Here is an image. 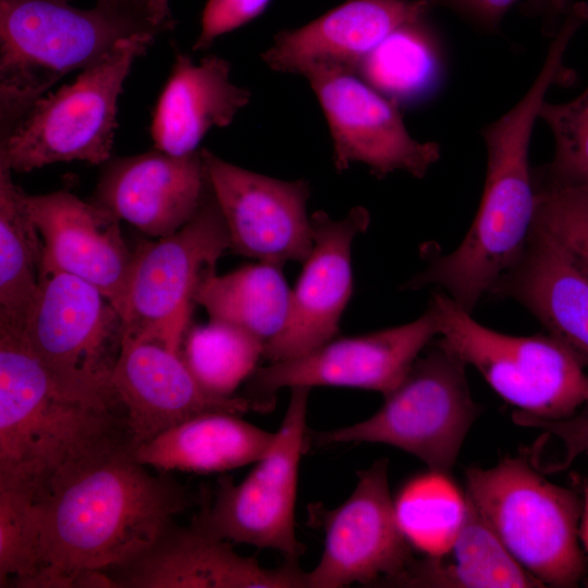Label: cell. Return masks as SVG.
Instances as JSON below:
<instances>
[{
    "label": "cell",
    "mask_w": 588,
    "mask_h": 588,
    "mask_svg": "<svg viewBox=\"0 0 588 588\" xmlns=\"http://www.w3.org/2000/svg\"><path fill=\"white\" fill-rule=\"evenodd\" d=\"M135 446L194 416L253 411L241 394H211L196 380L180 353L144 340L123 339L112 375Z\"/></svg>",
    "instance_id": "20"
},
{
    "label": "cell",
    "mask_w": 588,
    "mask_h": 588,
    "mask_svg": "<svg viewBox=\"0 0 588 588\" xmlns=\"http://www.w3.org/2000/svg\"><path fill=\"white\" fill-rule=\"evenodd\" d=\"M249 99L248 89L231 82L225 59L208 56L195 64L177 53L152 113L155 148L173 156L196 151L211 127L230 125Z\"/></svg>",
    "instance_id": "23"
},
{
    "label": "cell",
    "mask_w": 588,
    "mask_h": 588,
    "mask_svg": "<svg viewBox=\"0 0 588 588\" xmlns=\"http://www.w3.org/2000/svg\"><path fill=\"white\" fill-rule=\"evenodd\" d=\"M25 199L44 242L40 274L63 272L79 278L97 287L123 316L133 252L122 236L121 220L65 189Z\"/></svg>",
    "instance_id": "18"
},
{
    "label": "cell",
    "mask_w": 588,
    "mask_h": 588,
    "mask_svg": "<svg viewBox=\"0 0 588 588\" xmlns=\"http://www.w3.org/2000/svg\"><path fill=\"white\" fill-rule=\"evenodd\" d=\"M388 465L380 458L359 470L353 492L338 507H310L323 529L324 547L318 564L306 573L307 588L390 587L415 560L395 517Z\"/></svg>",
    "instance_id": "13"
},
{
    "label": "cell",
    "mask_w": 588,
    "mask_h": 588,
    "mask_svg": "<svg viewBox=\"0 0 588 588\" xmlns=\"http://www.w3.org/2000/svg\"><path fill=\"white\" fill-rule=\"evenodd\" d=\"M301 75L326 115L339 172L363 163L378 179L396 171L421 179L440 159L439 144L415 139L396 101L360 79L355 71L314 65Z\"/></svg>",
    "instance_id": "14"
},
{
    "label": "cell",
    "mask_w": 588,
    "mask_h": 588,
    "mask_svg": "<svg viewBox=\"0 0 588 588\" xmlns=\"http://www.w3.org/2000/svg\"><path fill=\"white\" fill-rule=\"evenodd\" d=\"M264 347L265 343L247 331L210 320L187 329L181 355L204 389L230 397L257 368Z\"/></svg>",
    "instance_id": "29"
},
{
    "label": "cell",
    "mask_w": 588,
    "mask_h": 588,
    "mask_svg": "<svg viewBox=\"0 0 588 588\" xmlns=\"http://www.w3.org/2000/svg\"><path fill=\"white\" fill-rule=\"evenodd\" d=\"M588 586V585H587Z\"/></svg>",
    "instance_id": "38"
},
{
    "label": "cell",
    "mask_w": 588,
    "mask_h": 588,
    "mask_svg": "<svg viewBox=\"0 0 588 588\" xmlns=\"http://www.w3.org/2000/svg\"><path fill=\"white\" fill-rule=\"evenodd\" d=\"M133 443L102 452L54 481L44 507V567L34 588L74 587L87 571L128 558L193 503L186 487L137 461Z\"/></svg>",
    "instance_id": "1"
},
{
    "label": "cell",
    "mask_w": 588,
    "mask_h": 588,
    "mask_svg": "<svg viewBox=\"0 0 588 588\" xmlns=\"http://www.w3.org/2000/svg\"><path fill=\"white\" fill-rule=\"evenodd\" d=\"M155 37L124 39L72 84L40 97L15 128L0 137V162L19 173L56 162H107L124 81Z\"/></svg>",
    "instance_id": "8"
},
{
    "label": "cell",
    "mask_w": 588,
    "mask_h": 588,
    "mask_svg": "<svg viewBox=\"0 0 588 588\" xmlns=\"http://www.w3.org/2000/svg\"><path fill=\"white\" fill-rule=\"evenodd\" d=\"M466 364L437 341L369 418L313 432L318 445L381 443L409 453L429 470L450 473L480 407L470 395Z\"/></svg>",
    "instance_id": "7"
},
{
    "label": "cell",
    "mask_w": 588,
    "mask_h": 588,
    "mask_svg": "<svg viewBox=\"0 0 588 588\" xmlns=\"http://www.w3.org/2000/svg\"><path fill=\"white\" fill-rule=\"evenodd\" d=\"M565 49L549 46L541 70L509 111L483 127L487 152L483 192L473 224L452 253L433 257L404 289L441 286L470 313L517 261L530 235L537 207L529 147L535 122L563 71Z\"/></svg>",
    "instance_id": "2"
},
{
    "label": "cell",
    "mask_w": 588,
    "mask_h": 588,
    "mask_svg": "<svg viewBox=\"0 0 588 588\" xmlns=\"http://www.w3.org/2000/svg\"><path fill=\"white\" fill-rule=\"evenodd\" d=\"M535 222L549 231L588 273V186L536 179Z\"/></svg>",
    "instance_id": "32"
},
{
    "label": "cell",
    "mask_w": 588,
    "mask_h": 588,
    "mask_svg": "<svg viewBox=\"0 0 588 588\" xmlns=\"http://www.w3.org/2000/svg\"><path fill=\"white\" fill-rule=\"evenodd\" d=\"M310 388H291V399L272 445L240 482L218 480L191 525L220 540L272 549L297 562L305 547L295 535L298 468L307 444Z\"/></svg>",
    "instance_id": "11"
},
{
    "label": "cell",
    "mask_w": 588,
    "mask_h": 588,
    "mask_svg": "<svg viewBox=\"0 0 588 588\" xmlns=\"http://www.w3.org/2000/svg\"><path fill=\"white\" fill-rule=\"evenodd\" d=\"M44 531L39 495L0 483V587L34 588L44 567Z\"/></svg>",
    "instance_id": "30"
},
{
    "label": "cell",
    "mask_w": 588,
    "mask_h": 588,
    "mask_svg": "<svg viewBox=\"0 0 588 588\" xmlns=\"http://www.w3.org/2000/svg\"><path fill=\"white\" fill-rule=\"evenodd\" d=\"M554 143L551 161L534 170L536 179L550 183L588 186V86L574 99L544 100L539 111Z\"/></svg>",
    "instance_id": "31"
},
{
    "label": "cell",
    "mask_w": 588,
    "mask_h": 588,
    "mask_svg": "<svg viewBox=\"0 0 588 588\" xmlns=\"http://www.w3.org/2000/svg\"><path fill=\"white\" fill-rule=\"evenodd\" d=\"M128 443L134 441L124 407L63 393L22 327L0 317V483L25 487L41 498L74 467Z\"/></svg>",
    "instance_id": "3"
},
{
    "label": "cell",
    "mask_w": 588,
    "mask_h": 588,
    "mask_svg": "<svg viewBox=\"0 0 588 588\" xmlns=\"http://www.w3.org/2000/svg\"><path fill=\"white\" fill-rule=\"evenodd\" d=\"M397 524L425 555L445 551L464 525L468 500L448 473L429 470L408 480L393 500Z\"/></svg>",
    "instance_id": "28"
},
{
    "label": "cell",
    "mask_w": 588,
    "mask_h": 588,
    "mask_svg": "<svg viewBox=\"0 0 588 588\" xmlns=\"http://www.w3.org/2000/svg\"><path fill=\"white\" fill-rule=\"evenodd\" d=\"M467 500L464 525L452 544L442 553L415 559L390 587H543L511 556Z\"/></svg>",
    "instance_id": "25"
},
{
    "label": "cell",
    "mask_w": 588,
    "mask_h": 588,
    "mask_svg": "<svg viewBox=\"0 0 588 588\" xmlns=\"http://www.w3.org/2000/svg\"><path fill=\"white\" fill-rule=\"evenodd\" d=\"M275 432L266 431L226 412L186 419L134 448L142 464L168 473H218L257 462Z\"/></svg>",
    "instance_id": "24"
},
{
    "label": "cell",
    "mask_w": 588,
    "mask_h": 588,
    "mask_svg": "<svg viewBox=\"0 0 588 588\" xmlns=\"http://www.w3.org/2000/svg\"><path fill=\"white\" fill-rule=\"evenodd\" d=\"M283 265L259 261L218 275H207L198 285L194 302L210 320L241 328L265 344L285 326L291 293Z\"/></svg>",
    "instance_id": "26"
},
{
    "label": "cell",
    "mask_w": 588,
    "mask_h": 588,
    "mask_svg": "<svg viewBox=\"0 0 588 588\" xmlns=\"http://www.w3.org/2000/svg\"><path fill=\"white\" fill-rule=\"evenodd\" d=\"M234 254L284 265L304 262L314 246L306 205L307 181H282L229 163L201 150Z\"/></svg>",
    "instance_id": "15"
},
{
    "label": "cell",
    "mask_w": 588,
    "mask_h": 588,
    "mask_svg": "<svg viewBox=\"0 0 588 588\" xmlns=\"http://www.w3.org/2000/svg\"><path fill=\"white\" fill-rule=\"evenodd\" d=\"M429 306L438 317V341L515 406L520 422L554 427L588 406L586 366L558 339L494 331L474 320L446 294L436 293Z\"/></svg>",
    "instance_id": "6"
},
{
    "label": "cell",
    "mask_w": 588,
    "mask_h": 588,
    "mask_svg": "<svg viewBox=\"0 0 588 588\" xmlns=\"http://www.w3.org/2000/svg\"><path fill=\"white\" fill-rule=\"evenodd\" d=\"M580 451H585L588 456V426L586 428L581 444H580Z\"/></svg>",
    "instance_id": "37"
},
{
    "label": "cell",
    "mask_w": 588,
    "mask_h": 588,
    "mask_svg": "<svg viewBox=\"0 0 588 588\" xmlns=\"http://www.w3.org/2000/svg\"><path fill=\"white\" fill-rule=\"evenodd\" d=\"M428 0H346L311 22L279 32L261 54L278 72L314 65L355 71L399 29L425 20Z\"/></svg>",
    "instance_id": "21"
},
{
    "label": "cell",
    "mask_w": 588,
    "mask_h": 588,
    "mask_svg": "<svg viewBox=\"0 0 588 588\" xmlns=\"http://www.w3.org/2000/svg\"><path fill=\"white\" fill-rule=\"evenodd\" d=\"M490 293L522 304L588 366V273L544 228L534 222L522 255Z\"/></svg>",
    "instance_id": "22"
},
{
    "label": "cell",
    "mask_w": 588,
    "mask_h": 588,
    "mask_svg": "<svg viewBox=\"0 0 588 588\" xmlns=\"http://www.w3.org/2000/svg\"><path fill=\"white\" fill-rule=\"evenodd\" d=\"M271 0H207L200 33L193 50L208 49L213 41L261 15Z\"/></svg>",
    "instance_id": "34"
},
{
    "label": "cell",
    "mask_w": 588,
    "mask_h": 588,
    "mask_svg": "<svg viewBox=\"0 0 588 588\" xmlns=\"http://www.w3.org/2000/svg\"><path fill=\"white\" fill-rule=\"evenodd\" d=\"M310 222L314 246L291 293L285 326L264 347L270 363L302 356L336 338L353 294L352 244L369 226L368 210L354 207L340 220L316 211Z\"/></svg>",
    "instance_id": "17"
},
{
    "label": "cell",
    "mask_w": 588,
    "mask_h": 588,
    "mask_svg": "<svg viewBox=\"0 0 588 588\" xmlns=\"http://www.w3.org/2000/svg\"><path fill=\"white\" fill-rule=\"evenodd\" d=\"M583 500H581V516L579 523V539L585 550L588 552V480L581 483Z\"/></svg>",
    "instance_id": "36"
},
{
    "label": "cell",
    "mask_w": 588,
    "mask_h": 588,
    "mask_svg": "<svg viewBox=\"0 0 588 588\" xmlns=\"http://www.w3.org/2000/svg\"><path fill=\"white\" fill-rule=\"evenodd\" d=\"M149 9L154 22L164 27L166 29H171L174 25V20L171 14L169 0H148Z\"/></svg>",
    "instance_id": "35"
},
{
    "label": "cell",
    "mask_w": 588,
    "mask_h": 588,
    "mask_svg": "<svg viewBox=\"0 0 588 588\" xmlns=\"http://www.w3.org/2000/svg\"><path fill=\"white\" fill-rule=\"evenodd\" d=\"M114 588H307L297 562L277 568L237 554L229 541L168 523L145 547L102 571Z\"/></svg>",
    "instance_id": "16"
},
{
    "label": "cell",
    "mask_w": 588,
    "mask_h": 588,
    "mask_svg": "<svg viewBox=\"0 0 588 588\" xmlns=\"http://www.w3.org/2000/svg\"><path fill=\"white\" fill-rule=\"evenodd\" d=\"M22 330L63 393L98 406L123 407L111 382L122 350L123 319L97 287L68 273H41Z\"/></svg>",
    "instance_id": "9"
},
{
    "label": "cell",
    "mask_w": 588,
    "mask_h": 588,
    "mask_svg": "<svg viewBox=\"0 0 588 588\" xmlns=\"http://www.w3.org/2000/svg\"><path fill=\"white\" fill-rule=\"evenodd\" d=\"M26 194L0 162V317L23 327L39 291L44 242Z\"/></svg>",
    "instance_id": "27"
},
{
    "label": "cell",
    "mask_w": 588,
    "mask_h": 588,
    "mask_svg": "<svg viewBox=\"0 0 588 588\" xmlns=\"http://www.w3.org/2000/svg\"><path fill=\"white\" fill-rule=\"evenodd\" d=\"M167 30L148 0H0V124L15 127L46 90L105 59L124 39Z\"/></svg>",
    "instance_id": "4"
},
{
    "label": "cell",
    "mask_w": 588,
    "mask_h": 588,
    "mask_svg": "<svg viewBox=\"0 0 588 588\" xmlns=\"http://www.w3.org/2000/svg\"><path fill=\"white\" fill-rule=\"evenodd\" d=\"M230 247L210 186L196 215L180 230L158 241H140L133 250L123 339L158 342L181 354L196 290Z\"/></svg>",
    "instance_id": "10"
},
{
    "label": "cell",
    "mask_w": 588,
    "mask_h": 588,
    "mask_svg": "<svg viewBox=\"0 0 588 588\" xmlns=\"http://www.w3.org/2000/svg\"><path fill=\"white\" fill-rule=\"evenodd\" d=\"M434 8L445 7L469 24L485 32L499 28L504 16L519 8L531 16L540 17L544 32L554 36L572 10V0H428Z\"/></svg>",
    "instance_id": "33"
},
{
    "label": "cell",
    "mask_w": 588,
    "mask_h": 588,
    "mask_svg": "<svg viewBox=\"0 0 588 588\" xmlns=\"http://www.w3.org/2000/svg\"><path fill=\"white\" fill-rule=\"evenodd\" d=\"M209 187L200 150L173 156L155 148L105 162L93 201L159 238L196 215Z\"/></svg>",
    "instance_id": "19"
},
{
    "label": "cell",
    "mask_w": 588,
    "mask_h": 588,
    "mask_svg": "<svg viewBox=\"0 0 588 588\" xmlns=\"http://www.w3.org/2000/svg\"><path fill=\"white\" fill-rule=\"evenodd\" d=\"M466 495L511 556L543 587H576L586 572L581 500L525 456L465 470Z\"/></svg>",
    "instance_id": "5"
},
{
    "label": "cell",
    "mask_w": 588,
    "mask_h": 588,
    "mask_svg": "<svg viewBox=\"0 0 588 588\" xmlns=\"http://www.w3.org/2000/svg\"><path fill=\"white\" fill-rule=\"evenodd\" d=\"M440 332L431 306L416 320L371 333L334 338L295 358L257 367L243 393L253 411L267 412L282 388L350 387L390 394Z\"/></svg>",
    "instance_id": "12"
}]
</instances>
